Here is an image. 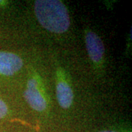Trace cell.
I'll return each instance as SVG.
<instances>
[{
	"mask_svg": "<svg viewBox=\"0 0 132 132\" xmlns=\"http://www.w3.org/2000/svg\"><path fill=\"white\" fill-rule=\"evenodd\" d=\"M85 41L87 52L91 60L94 62L101 61L105 51L101 39L95 33L89 32L87 33Z\"/></svg>",
	"mask_w": 132,
	"mask_h": 132,
	"instance_id": "obj_4",
	"label": "cell"
},
{
	"mask_svg": "<svg viewBox=\"0 0 132 132\" xmlns=\"http://www.w3.org/2000/svg\"><path fill=\"white\" fill-rule=\"evenodd\" d=\"M100 132H116V131H102Z\"/></svg>",
	"mask_w": 132,
	"mask_h": 132,
	"instance_id": "obj_7",
	"label": "cell"
},
{
	"mask_svg": "<svg viewBox=\"0 0 132 132\" xmlns=\"http://www.w3.org/2000/svg\"><path fill=\"white\" fill-rule=\"evenodd\" d=\"M57 97L58 103L64 109L69 108L72 104L73 94L71 87L66 82L60 81L57 85Z\"/></svg>",
	"mask_w": 132,
	"mask_h": 132,
	"instance_id": "obj_5",
	"label": "cell"
},
{
	"mask_svg": "<svg viewBox=\"0 0 132 132\" xmlns=\"http://www.w3.org/2000/svg\"><path fill=\"white\" fill-rule=\"evenodd\" d=\"M35 13L39 23L52 32L63 33L70 27L68 10L60 1L37 0Z\"/></svg>",
	"mask_w": 132,
	"mask_h": 132,
	"instance_id": "obj_1",
	"label": "cell"
},
{
	"mask_svg": "<svg viewBox=\"0 0 132 132\" xmlns=\"http://www.w3.org/2000/svg\"><path fill=\"white\" fill-rule=\"evenodd\" d=\"M7 113V106L5 103L0 99V119L4 118Z\"/></svg>",
	"mask_w": 132,
	"mask_h": 132,
	"instance_id": "obj_6",
	"label": "cell"
},
{
	"mask_svg": "<svg viewBox=\"0 0 132 132\" xmlns=\"http://www.w3.org/2000/svg\"><path fill=\"white\" fill-rule=\"evenodd\" d=\"M22 60L13 53L0 52V73L5 76L13 75L21 68Z\"/></svg>",
	"mask_w": 132,
	"mask_h": 132,
	"instance_id": "obj_2",
	"label": "cell"
},
{
	"mask_svg": "<svg viewBox=\"0 0 132 132\" xmlns=\"http://www.w3.org/2000/svg\"><path fill=\"white\" fill-rule=\"evenodd\" d=\"M24 97L30 106L36 111L41 112L46 108V101L40 94L35 79L29 80L27 88L24 92Z\"/></svg>",
	"mask_w": 132,
	"mask_h": 132,
	"instance_id": "obj_3",
	"label": "cell"
}]
</instances>
